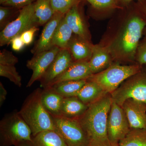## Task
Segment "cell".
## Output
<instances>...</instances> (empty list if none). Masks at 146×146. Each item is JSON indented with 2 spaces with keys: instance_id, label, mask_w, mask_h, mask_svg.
I'll return each instance as SVG.
<instances>
[{
  "instance_id": "cell-1",
  "label": "cell",
  "mask_w": 146,
  "mask_h": 146,
  "mask_svg": "<svg viewBox=\"0 0 146 146\" xmlns=\"http://www.w3.org/2000/svg\"><path fill=\"white\" fill-rule=\"evenodd\" d=\"M112 102L107 94L88 105L86 112L78 120L89 141L108 139L107 123Z\"/></svg>"
},
{
  "instance_id": "cell-2",
  "label": "cell",
  "mask_w": 146,
  "mask_h": 146,
  "mask_svg": "<svg viewBox=\"0 0 146 146\" xmlns=\"http://www.w3.org/2000/svg\"><path fill=\"white\" fill-rule=\"evenodd\" d=\"M146 27V19L142 13L127 20L112 48L114 56L121 60L133 59Z\"/></svg>"
},
{
  "instance_id": "cell-3",
  "label": "cell",
  "mask_w": 146,
  "mask_h": 146,
  "mask_svg": "<svg viewBox=\"0 0 146 146\" xmlns=\"http://www.w3.org/2000/svg\"><path fill=\"white\" fill-rule=\"evenodd\" d=\"M42 89L38 88L30 94L19 111L31 129L32 136L47 130H54L52 117L43 106L41 99Z\"/></svg>"
},
{
  "instance_id": "cell-4",
  "label": "cell",
  "mask_w": 146,
  "mask_h": 146,
  "mask_svg": "<svg viewBox=\"0 0 146 146\" xmlns=\"http://www.w3.org/2000/svg\"><path fill=\"white\" fill-rule=\"evenodd\" d=\"M30 128L17 110L6 115L0 122V146H16L24 142H31Z\"/></svg>"
},
{
  "instance_id": "cell-5",
  "label": "cell",
  "mask_w": 146,
  "mask_h": 146,
  "mask_svg": "<svg viewBox=\"0 0 146 146\" xmlns=\"http://www.w3.org/2000/svg\"><path fill=\"white\" fill-rule=\"evenodd\" d=\"M143 66L136 65H111L101 72L93 74L88 80L94 81L107 94H111L131 76L140 72Z\"/></svg>"
},
{
  "instance_id": "cell-6",
  "label": "cell",
  "mask_w": 146,
  "mask_h": 146,
  "mask_svg": "<svg viewBox=\"0 0 146 146\" xmlns=\"http://www.w3.org/2000/svg\"><path fill=\"white\" fill-rule=\"evenodd\" d=\"M112 101L121 106L125 101L132 99L146 104V68L124 81L110 94Z\"/></svg>"
},
{
  "instance_id": "cell-7",
  "label": "cell",
  "mask_w": 146,
  "mask_h": 146,
  "mask_svg": "<svg viewBox=\"0 0 146 146\" xmlns=\"http://www.w3.org/2000/svg\"><path fill=\"white\" fill-rule=\"evenodd\" d=\"M39 26L35 13L34 3L21 9L17 18L9 24L0 33V46L10 43L16 36L34 27Z\"/></svg>"
},
{
  "instance_id": "cell-8",
  "label": "cell",
  "mask_w": 146,
  "mask_h": 146,
  "mask_svg": "<svg viewBox=\"0 0 146 146\" xmlns=\"http://www.w3.org/2000/svg\"><path fill=\"white\" fill-rule=\"evenodd\" d=\"M52 118L54 131L63 138L68 146H88L89 138L78 119L63 117Z\"/></svg>"
},
{
  "instance_id": "cell-9",
  "label": "cell",
  "mask_w": 146,
  "mask_h": 146,
  "mask_svg": "<svg viewBox=\"0 0 146 146\" xmlns=\"http://www.w3.org/2000/svg\"><path fill=\"white\" fill-rule=\"evenodd\" d=\"M129 123L122 107L112 101L107 123L108 137L110 141L119 142L131 129Z\"/></svg>"
},
{
  "instance_id": "cell-10",
  "label": "cell",
  "mask_w": 146,
  "mask_h": 146,
  "mask_svg": "<svg viewBox=\"0 0 146 146\" xmlns=\"http://www.w3.org/2000/svg\"><path fill=\"white\" fill-rule=\"evenodd\" d=\"M60 49L54 46L50 49L34 55L31 59L28 60L27 67L32 71L33 73L27 87H31L35 82L40 80Z\"/></svg>"
},
{
  "instance_id": "cell-11",
  "label": "cell",
  "mask_w": 146,
  "mask_h": 146,
  "mask_svg": "<svg viewBox=\"0 0 146 146\" xmlns=\"http://www.w3.org/2000/svg\"><path fill=\"white\" fill-rule=\"evenodd\" d=\"M73 60L72 56L68 49H60L54 60L39 80L41 86L44 88L49 86L52 82L65 72L74 62Z\"/></svg>"
},
{
  "instance_id": "cell-12",
  "label": "cell",
  "mask_w": 146,
  "mask_h": 146,
  "mask_svg": "<svg viewBox=\"0 0 146 146\" xmlns=\"http://www.w3.org/2000/svg\"><path fill=\"white\" fill-rule=\"evenodd\" d=\"M121 107L131 128L146 129V104L132 99L126 100Z\"/></svg>"
},
{
  "instance_id": "cell-13",
  "label": "cell",
  "mask_w": 146,
  "mask_h": 146,
  "mask_svg": "<svg viewBox=\"0 0 146 146\" xmlns=\"http://www.w3.org/2000/svg\"><path fill=\"white\" fill-rule=\"evenodd\" d=\"M65 16V14L55 12L51 19L46 24L39 39L31 50L32 53L34 55L37 54L53 47L52 40L55 31Z\"/></svg>"
},
{
  "instance_id": "cell-14",
  "label": "cell",
  "mask_w": 146,
  "mask_h": 146,
  "mask_svg": "<svg viewBox=\"0 0 146 146\" xmlns=\"http://www.w3.org/2000/svg\"><path fill=\"white\" fill-rule=\"evenodd\" d=\"M93 75L89 61H74L66 70L57 77L48 86L61 82L87 80Z\"/></svg>"
},
{
  "instance_id": "cell-15",
  "label": "cell",
  "mask_w": 146,
  "mask_h": 146,
  "mask_svg": "<svg viewBox=\"0 0 146 146\" xmlns=\"http://www.w3.org/2000/svg\"><path fill=\"white\" fill-rule=\"evenodd\" d=\"M64 98L52 86L44 88L41 93L42 104L52 117H61V108Z\"/></svg>"
},
{
  "instance_id": "cell-16",
  "label": "cell",
  "mask_w": 146,
  "mask_h": 146,
  "mask_svg": "<svg viewBox=\"0 0 146 146\" xmlns=\"http://www.w3.org/2000/svg\"><path fill=\"white\" fill-rule=\"evenodd\" d=\"M93 46L89 41L75 35L72 36L67 49L76 61H89L92 56Z\"/></svg>"
},
{
  "instance_id": "cell-17",
  "label": "cell",
  "mask_w": 146,
  "mask_h": 146,
  "mask_svg": "<svg viewBox=\"0 0 146 146\" xmlns=\"http://www.w3.org/2000/svg\"><path fill=\"white\" fill-rule=\"evenodd\" d=\"M89 63L92 74H95L104 70L112 65V58L106 48L100 45H94Z\"/></svg>"
},
{
  "instance_id": "cell-18",
  "label": "cell",
  "mask_w": 146,
  "mask_h": 146,
  "mask_svg": "<svg viewBox=\"0 0 146 146\" xmlns=\"http://www.w3.org/2000/svg\"><path fill=\"white\" fill-rule=\"evenodd\" d=\"M78 5L74 6L67 12L64 19L73 33L89 41V33L79 10Z\"/></svg>"
},
{
  "instance_id": "cell-19",
  "label": "cell",
  "mask_w": 146,
  "mask_h": 146,
  "mask_svg": "<svg viewBox=\"0 0 146 146\" xmlns=\"http://www.w3.org/2000/svg\"><path fill=\"white\" fill-rule=\"evenodd\" d=\"M88 105L84 103L76 96L65 97L61 108V117L78 119L86 112Z\"/></svg>"
},
{
  "instance_id": "cell-20",
  "label": "cell",
  "mask_w": 146,
  "mask_h": 146,
  "mask_svg": "<svg viewBox=\"0 0 146 146\" xmlns=\"http://www.w3.org/2000/svg\"><path fill=\"white\" fill-rule=\"evenodd\" d=\"M107 94L96 82L87 80L76 97L84 103L89 105Z\"/></svg>"
},
{
  "instance_id": "cell-21",
  "label": "cell",
  "mask_w": 146,
  "mask_h": 146,
  "mask_svg": "<svg viewBox=\"0 0 146 146\" xmlns=\"http://www.w3.org/2000/svg\"><path fill=\"white\" fill-rule=\"evenodd\" d=\"M32 146H68L63 138L54 130H47L32 136Z\"/></svg>"
},
{
  "instance_id": "cell-22",
  "label": "cell",
  "mask_w": 146,
  "mask_h": 146,
  "mask_svg": "<svg viewBox=\"0 0 146 146\" xmlns=\"http://www.w3.org/2000/svg\"><path fill=\"white\" fill-rule=\"evenodd\" d=\"M73 33L64 17L56 29L52 40L53 46H56L60 49L67 48Z\"/></svg>"
},
{
  "instance_id": "cell-23",
  "label": "cell",
  "mask_w": 146,
  "mask_h": 146,
  "mask_svg": "<svg viewBox=\"0 0 146 146\" xmlns=\"http://www.w3.org/2000/svg\"><path fill=\"white\" fill-rule=\"evenodd\" d=\"M86 82L87 80H68L58 82L50 86H52L58 93L64 98L76 96Z\"/></svg>"
},
{
  "instance_id": "cell-24",
  "label": "cell",
  "mask_w": 146,
  "mask_h": 146,
  "mask_svg": "<svg viewBox=\"0 0 146 146\" xmlns=\"http://www.w3.org/2000/svg\"><path fill=\"white\" fill-rule=\"evenodd\" d=\"M34 10L39 26L46 23L55 13L52 7L50 0H36L34 2Z\"/></svg>"
},
{
  "instance_id": "cell-25",
  "label": "cell",
  "mask_w": 146,
  "mask_h": 146,
  "mask_svg": "<svg viewBox=\"0 0 146 146\" xmlns=\"http://www.w3.org/2000/svg\"><path fill=\"white\" fill-rule=\"evenodd\" d=\"M119 143V146H146V129L131 128Z\"/></svg>"
},
{
  "instance_id": "cell-26",
  "label": "cell",
  "mask_w": 146,
  "mask_h": 146,
  "mask_svg": "<svg viewBox=\"0 0 146 146\" xmlns=\"http://www.w3.org/2000/svg\"><path fill=\"white\" fill-rule=\"evenodd\" d=\"M0 76L8 78L18 87L22 86V78L14 65H0Z\"/></svg>"
},
{
  "instance_id": "cell-27",
  "label": "cell",
  "mask_w": 146,
  "mask_h": 146,
  "mask_svg": "<svg viewBox=\"0 0 146 146\" xmlns=\"http://www.w3.org/2000/svg\"><path fill=\"white\" fill-rule=\"evenodd\" d=\"M81 0H50L51 5L54 12L66 14L73 7L78 4Z\"/></svg>"
},
{
  "instance_id": "cell-28",
  "label": "cell",
  "mask_w": 146,
  "mask_h": 146,
  "mask_svg": "<svg viewBox=\"0 0 146 146\" xmlns=\"http://www.w3.org/2000/svg\"><path fill=\"white\" fill-rule=\"evenodd\" d=\"M13 8L2 6L0 7V28L1 30L12 22L11 19L13 16Z\"/></svg>"
},
{
  "instance_id": "cell-29",
  "label": "cell",
  "mask_w": 146,
  "mask_h": 146,
  "mask_svg": "<svg viewBox=\"0 0 146 146\" xmlns=\"http://www.w3.org/2000/svg\"><path fill=\"white\" fill-rule=\"evenodd\" d=\"M18 62V58L11 52L3 50L0 52V65L15 66Z\"/></svg>"
},
{
  "instance_id": "cell-30",
  "label": "cell",
  "mask_w": 146,
  "mask_h": 146,
  "mask_svg": "<svg viewBox=\"0 0 146 146\" xmlns=\"http://www.w3.org/2000/svg\"><path fill=\"white\" fill-rule=\"evenodd\" d=\"M94 8L97 9H104L117 7L115 0H86Z\"/></svg>"
},
{
  "instance_id": "cell-31",
  "label": "cell",
  "mask_w": 146,
  "mask_h": 146,
  "mask_svg": "<svg viewBox=\"0 0 146 146\" xmlns=\"http://www.w3.org/2000/svg\"><path fill=\"white\" fill-rule=\"evenodd\" d=\"M136 60L139 65L143 66L146 64V33L145 36L138 46L136 56Z\"/></svg>"
},
{
  "instance_id": "cell-32",
  "label": "cell",
  "mask_w": 146,
  "mask_h": 146,
  "mask_svg": "<svg viewBox=\"0 0 146 146\" xmlns=\"http://www.w3.org/2000/svg\"><path fill=\"white\" fill-rule=\"evenodd\" d=\"M35 0H9L2 5L14 8H23L34 3Z\"/></svg>"
},
{
  "instance_id": "cell-33",
  "label": "cell",
  "mask_w": 146,
  "mask_h": 146,
  "mask_svg": "<svg viewBox=\"0 0 146 146\" xmlns=\"http://www.w3.org/2000/svg\"><path fill=\"white\" fill-rule=\"evenodd\" d=\"M38 30V27H34L21 35V36L25 45H29L32 42L35 34Z\"/></svg>"
},
{
  "instance_id": "cell-34",
  "label": "cell",
  "mask_w": 146,
  "mask_h": 146,
  "mask_svg": "<svg viewBox=\"0 0 146 146\" xmlns=\"http://www.w3.org/2000/svg\"><path fill=\"white\" fill-rule=\"evenodd\" d=\"M88 146H119V145L118 142H112L108 138L105 140L90 141Z\"/></svg>"
},
{
  "instance_id": "cell-35",
  "label": "cell",
  "mask_w": 146,
  "mask_h": 146,
  "mask_svg": "<svg viewBox=\"0 0 146 146\" xmlns=\"http://www.w3.org/2000/svg\"><path fill=\"white\" fill-rule=\"evenodd\" d=\"M10 43L11 44L12 49L16 51H20L25 46L21 36H16L13 38L11 40Z\"/></svg>"
},
{
  "instance_id": "cell-36",
  "label": "cell",
  "mask_w": 146,
  "mask_h": 146,
  "mask_svg": "<svg viewBox=\"0 0 146 146\" xmlns=\"http://www.w3.org/2000/svg\"><path fill=\"white\" fill-rule=\"evenodd\" d=\"M7 95V91L6 90L2 83L0 82V106L1 107L5 101Z\"/></svg>"
},
{
  "instance_id": "cell-37",
  "label": "cell",
  "mask_w": 146,
  "mask_h": 146,
  "mask_svg": "<svg viewBox=\"0 0 146 146\" xmlns=\"http://www.w3.org/2000/svg\"><path fill=\"white\" fill-rule=\"evenodd\" d=\"M141 12L143 14L146 20V3L143 0L141 2Z\"/></svg>"
},
{
  "instance_id": "cell-38",
  "label": "cell",
  "mask_w": 146,
  "mask_h": 146,
  "mask_svg": "<svg viewBox=\"0 0 146 146\" xmlns=\"http://www.w3.org/2000/svg\"><path fill=\"white\" fill-rule=\"evenodd\" d=\"M16 146H32V145L31 142H24L18 144V145Z\"/></svg>"
},
{
  "instance_id": "cell-39",
  "label": "cell",
  "mask_w": 146,
  "mask_h": 146,
  "mask_svg": "<svg viewBox=\"0 0 146 146\" xmlns=\"http://www.w3.org/2000/svg\"><path fill=\"white\" fill-rule=\"evenodd\" d=\"M115 1H117V0H115ZM117 1H119L121 3H129L131 1H133V0H117Z\"/></svg>"
},
{
  "instance_id": "cell-40",
  "label": "cell",
  "mask_w": 146,
  "mask_h": 146,
  "mask_svg": "<svg viewBox=\"0 0 146 146\" xmlns=\"http://www.w3.org/2000/svg\"><path fill=\"white\" fill-rule=\"evenodd\" d=\"M9 1V0H0V3L2 5Z\"/></svg>"
},
{
  "instance_id": "cell-41",
  "label": "cell",
  "mask_w": 146,
  "mask_h": 146,
  "mask_svg": "<svg viewBox=\"0 0 146 146\" xmlns=\"http://www.w3.org/2000/svg\"><path fill=\"white\" fill-rule=\"evenodd\" d=\"M143 1L146 3V0H143Z\"/></svg>"
}]
</instances>
